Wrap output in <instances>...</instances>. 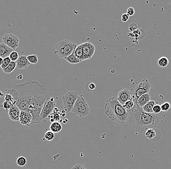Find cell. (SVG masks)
Listing matches in <instances>:
<instances>
[{"mask_svg":"<svg viewBox=\"0 0 171 169\" xmlns=\"http://www.w3.org/2000/svg\"><path fill=\"white\" fill-rule=\"evenodd\" d=\"M78 46L75 42L69 40H61L57 44L54 53L65 59L73 53Z\"/></svg>","mask_w":171,"mask_h":169,"instance_id":"cell-5","label":"cell"},{"mask_svg":"<svg viewBox=\"0 0 171 169\" xmlns=\"http://www.w3.org/2000/svg\"><path fill=\"white\" fill-rule=\"evenodd\" d=\"M129 16L126 13L123 14L122 15L121 17V19L122 22L125 23V22H128V20H129Z\"/></svg>","mask_w":171,"mask_h":169,"instance_id":"cell-39","label":"cell"},{"mask_svg":"<svg viewBox=\"0 0 171 169\" xmlns=\"http://www.w3.org/2000/svg\"><path fill=\"white\" fill-rule=\"evenodd\" d=\"M61 113L60 112L58 108L56 107L53 111L52 113L48 116V119H53L54 121L59 122L60 120V116H61Z\"/></svg>","mask_w":171,"mask_h":169,"instance_id":"cell-20","label":"cell"},{"mask_svg":"<svg viewBox=\"0 0 171 169\" xmlns=\"http://www.w3.org/2000/svg\"><path fill=\"white\" fill-rule=\"evenodd\" d=\"M20 109L16 105H13L8 111V116L10 119L14 122L19 121L20 114Z\"/></svg>","mask_w":171,"mask_h":169,"instance_id":"cell-14","label":"cell"},{"mask_svg":"<svg viewBox=\"0 0 171 169\" xmlns=\"http://www.w3.org/2000/svg\"><path fill=\"white\" fill-rule=\"evenodd\" d=\"M81 44L83 47V60L91 59L95 53V46L90 42H84Z\"/></svg>","mask_w":171,"mask_h":169,"instance_id":"cell-10","label":"cell"},{"mask_svg":"<svg viewBox=\"0 0 171 169\" xmlns=\"http://www.w3.org/2000/svg\"><path fill=\"white\" fill-rule=\"evenodd\" d=\"M32 116L29 112L23 111H20L19 121L22 125L29 126L32 124Z\"/></svg>","mask_w":171,"mask_h":169,"instance_id":"cell-13","label":"cell"},{"mask_svg":"<svg viewBox=\"0 0 171 169\" xmlns=\"http://www.w3.org/2000/svg\"><path fill=\"white\" fill-rule=\"evenodd\" d=\"M9 58L11 61L16 62L17 60H18V59L19 58V54H18V52L14 50L10 54Z\"/></svg>","mask_w":171,"mask_h":169,"instance_id":"cell-30","label":"cell"},{"mask_svg":"<svg viewBox=\"0 0 171 169\" xmlns=\"http://www.w3.org/2000/svg\"><path fill=\"white\" fill-rule=\"evenodd\" d=\"M158 64L160 67L162 68H165L169 65L168 59L165 57H162L159 59L158 60Z\"/></svg>","mask_w":171,"mask_h":169,"instance_id":"cell-23","label":"cell"},{"mask_svg":"<svg viewBox=\"0 0 171 169\" xmlns=\"http://www.w3.org/2000/svg\"><path fill=\"white\" fill-rule=\"evenodd\" d=\"M86 91L88 92H92L96 88V85L94 83L91 82H88L86 84L85 86Z\"/></svg>","mask_w":171,"mask_h":169,"instance_id":"cell-29","label":"cell"},{"mask_svg":"<svg viewBox=\"0 0 171 169\" xmlns=\"http://www.w3.org/2000/svg\"><path fill=\"white\" fill-rule=\"evenodd\" d=\"M27 163V160L25 157L23 156L17 158L16 160V163L18 166L20 167L25 166Z\"/></svg>","mask_w":171,"mask_h":169,"instance_id":"cell-26","label":"cell"},{"mask_svg":"<svg viewBox=\"0 0 171 169\" xmlns=\"http://www.w3.org/2000/svg\"><path fill=\"white\" fill-rule=\"evenodd\" d=\"M158 102H155L154 101H150L149 102L144 105V106L142 107L143 110L144 111V112L147 113L149 114H154L153 107L156 104H158Z\"/></svg>","mask_w":171,"mask_h":169,"instance_id":"cell-19","label":"cell"},{"mask_svg":"<svg viewBox=\"0 0 171 169\" xmlns=\"http://www.w3.org/2000/svg\"><path fill=\"white\" fill-rule=\"evenodd\" d=\"M27 58L29 62L32 64H37L38 62V58L36 54L29 55L27 56Z\"/></svg>","mask_w":171,"mask_h":169,"instance_id":"cell-28","label":"cell"},{"mask_svg":"<svg viewBox=\"0 0 171 169\" xmlns=\"http://www.w3.org/2000/svg\"><path fill=\"white\" fill-rule=\"evenodd\" d=\"M11 62V60H10V59H9V57L5 58H4V60H3V64H2V66H1V68L2 70L4 69L7 68V67L9 65Z\"/></svg>","mask_w":171,"mask_h":169,"instance_id":"cell-33","label":"cell"},{"mask_svg":"<svg viewBox=\"0 0 171 169\" xmlns=\"http://www.w3.org/2000/svg\"><path fill=\"white\" fill-rule=\"evenodd\" d=\"M67 61H68V63L71 64H78L79 63H81L82 61L79 60L78 59H77L74 55L73 54H71L70 56H68V57L65 59Z\"/></svg>","mask_w":171,"mask_h":169,"instance_id":"cell-24","label":"cell"},{"mask_svg":"<svg viewBox=\"0 0 171 169\" xmlns=\"http://www.w3.org/2000/svg\"><path fill=\"white\" fill-rule=\"evenodd\" d=\"M72 54L77 59L81 61H83V51L82 44L78 45Z\"/></svg>","mask_w":171,"mask_h":169,"instance_id":"cell-18","label":"cell"},{"mask_svg":"<svg viewBox=\"0 0 171 169\" xmlns=\"http://www.w3.org/2000/svg\"><path fill=\"white\" fill-rule=\"evenodd\" d=\"M78 94V92L74 91L68 92L62 97L63 103L64 106V110L66 112H72V108L75 105Z\"/></svg>","mask_w":171,"mask_h":169,"instance_id":"cell-7","label":"cell"},{"mask_svg":"<svg viewBox=\"0 0 171 169\" xmlns=\"http://www.w3.org/2000/svg\"><path fill=\"white\" fill-rule=\"evenodd\" d=\"M72 112L80 117H86L90 114V107L83 95L78 97Z\"/></svg>","mask_w":171,"mask_h":169,"instance_id":"cell-6","label":"cell"},{"mask_svg":"<svg viewBox=\"0 0 171 169\" xmlns=\"http://www.w3.org/2000/svg\"><path fill=\"white\" fill-rule=\"evenodd\" d=\"M153 111V113L155 115L160 113V112H162V108H161L160 105L158 103L156 104L154 106Z\"/></svg>","mask_w":171,"mask_h":169,"instance_id":"cell-35","label":"cell"},{"mask_svg":"<svg viewBox=\"0 0 171 169\" xmlns=\"http://www.w3.org/2000/svg\"><path fill=\"white\" fill-rule=\"evenodd\" d=\"M117 100L122 105H124L126 101L132 99L130 91L128 89H124L119 92Z\"/></svg>","mask_w":171,"mask_h":169,"instance_id":"cell-12","label":"cell"},{"mask_svg":"<svg viewBox=\"0 0 171 169\" xmlns=\"http://www.w3.org/2000/svg\"><path fill=\"white\" fill-rule=\"evenodd\" d=\"M128 112L131 125L141 133L145 132L149 129L156 128L159 123V117L156 115L146 113L139 106H134Z\"/></svg>","mask_w":171,"mask_h":169,"instance_id":"cell-2","label":"cell"},{"mask_svg":"<svg viewBox=\"0 0 171 169\" xmlns=\"http://www.w3.org/2000/svg\"><path fill=\"white\" fill-rule=\"evenodd\" d=\"M3 60H4L3 58L0 57V68L1 67V66H2V64H3Z\"/></svg>","mask_w":171,"mask_h":169,"instance_id":"cell-40","label":"cell"},{"mask_svg":"<svg viewBox=\"0 0 171 169\" xmlns=\"http://www.w3.org/2000/svg\"><path fill=\"white\" fill-rule=\"evenodd\" d=\"M56 103L53 97H50L46 100L41 113V122H46V119L50 115L56 108Z\"/></svg>","mask_w":171,"mask_h":169,"instance_id":"cell-8","label":"cell"},{"mask_svg":"<svg viewBox=\"0 0 171 169\" xmlns=\"http://www.w3.org/2000/svg\"><path fill=\"white\" fill-rule=\"evenodd\" d=\"M13 105L12 102L5 101L3 102V104L1 106L4 109H5L7 112V111L9 110Z\"/></svg>","mask_w":171,"mask_h":169,"instance_id":"cell-32","label":"cell"},{"mask_svg":"<svg viewBox=\"0 0 171 169\" xmlns=\"http://www.w3.org/2000/svg\"><path fill=\"white\" fill-rule=\"evenodd\" d=\"M13 51L14 50L7 47L3 42L0 44V57L4 59L5 58L9 57Z\"/></svg>","mask_w":171,"mask_h":169,"instance_id":"cell-16","label":"cell"},{"mask_svg":"<svg viewBox=\"0 0 171 169\" xmlns=\"http://www.w3.org/2000/svg\"><path fill=\"white\" fill-rule=\"evenodd\" d=\"M135 12V10L134 8L130 7L128 8V10H127V12H126V14L129 17L133 16V15H134Z\"/></svg>","mask_w":171,"mask_h":169,"instance_id":"cell-37","label":"cell"},{"mask_svg":"<svg viewBox=\"0 0 171 169\" xmlns=\"http://www.w3.org/2000/svg\"><path fill=\"white\" fill-rule=\"evenodd\" d=\"M151 101V97L149 93L141 95L138 100L137 103L140 107H143L145 104H146L149 101Z\"/></svg>","mask_w":171,"mask_h":169,"instance_id":"cell-17","label":"cell"},{"mask_svg":"<svg viewBox=\"0 0 171 169\" xmlns=\"http://www.w3.org/2000/svg\"><path fill=\"white\" fill-rule=\"evenodd\" d=\"M146 137L153 141H158L161 138V133L159 130L155 128L149 129L144 132Z\"/></svg>","mask_w":171,"mask_h":169,"instance_id":"cell-11","label":"cell"},{"mask_svg":"<svg viewBox=\"0 0 171 169\" xmlns=\"http://www.w3.org/2000/svg\"><path fill=\"white\" fill-rule=\"evenodd\" d=\"M151 88V83L147 79H138L132 82L130 91L134 106H138L137 103L138 98L141 95L149 93Z\"/></svg>","mask_w":171,"mask_h":169,"instance_id":"cell-4","label":"cell"},{"mask_svg":"<svg viewBox=\"0 0 171 169\" xmlns=\"http://www.w3.org/2000/svg\"><path fill=\"white\" fill-rule=\"evenodd\" d=\"M8 91L13 98V105L20 111L31 114L33 117L32 124L41 122V112L46 100L50 98L43 85L36 81H29L17 85Z\"/></svg>","mask_w":171,"mask_h":169,"instance_id":"cell-1","label":"cell"},{"mask_svg":"<svg viewBox=\"0 0 171 169\" xmlns=\"http://www.w3.org/2000/svg\"><path fill=\"white\" fill-rule=\"evenodd\" d=\"M17 68L18 69H26L30 66V63L29 62L27 57L25 55L19 56L18 60H17Z\"/></svg>","mask_w":171,"mask_h":169,"instance_id":"cell-15","label":"cell"},{"mask_svg":"<svg viewBox=\"0 0 171 169\" xmlns=\"http://www.w3.org/2000/svg\"><path fill=\"white\" fill-rule=\"evenodd\" d=\"M3 43L13 50H15L19 45V39L13 34H6L2 38Z\"/></svg>","mask_w":171,"mask_h":169,"instance_id":"cell-9","label":"cell"},{"mask_svg":"<svg viewBox=\"0 0 171 169\" xmlns=\"http://www.w3.org/2000/svg\"><path fill=\"white\" fill-rule=\"evenodd\" d=\"M71 169H87L84 165H81L80 164H76L74 165Z\"/></svg>","mask_w":171,"mask_h":169,"instance_id":"cell-38","label":"cell"},{"mask_svg":"<svg viewBox=\"0 0 171 169\" xmlns=\"http://www.w3.org/2000/svg\"><path fill=\"white\" fill-rule=\"evenodd\" d=\"M134 103L133 102L132 99H131L128 101H126L125 104L123 105L124 108H125L128 112L131 111L134 107Z\"/></svg>","mask_w":171,"mask_h":169,"instance_id":"cell-25","label":"cell"},{"mask_svg":"<svg viewBox=\"0 0 171 169\" xmlns=\"http://www.w3.org/2000/svg\"><path fill=\"white\" fill-rule=\"evenodd\" d=\"M17 67L16 62L15 61H11L9 65L5 68L4 69H3L4 72L6 74H10L15 69V68Z\"/></svg>","mask_w":171,"mask_h":169,"instance_id":"cell-22","label":"cell"},{"mask_svg":"<svg viewBox=\"0 0 171 169\" xmlns=\"http://www.w3.org/2000/svg\"><path fill=\"white\" fill-rule=\"evenodd\" d=\"M161 108H162V111L163 112H167L170 110L171 109V104L168 102H165L160 105Z\"/></svg>","mask_w":171,"mask_h":169,"instance_id":"cell-31","label":"cell"},{"mask_svg":"<svg viewBox=\"0 0 171 169\" xmlns=\"http://www.w3.org/2000/svg\"><path fill=\"white\" fill-rule=\"evenodd\" d=\"M105 115L112 122L120 124H125L129 119V112L120 103L115 97H112L107 100L104 106Z\"/></svg>","mask_w":171,"mask_h":169,"instance_id":"cell-3","label":"cell"},{"mask_svg":"<svg viewBox=\"0 0 171 169\" xmlns=\"http://www.w3.org/2000/svg\"><path fill=\"white\" fill-rule=\"evenodd\" d=\"M62 127L59 122H52L50 126V131L54 133H59L62 130Z\"/></svg>","mask_w":171,"mask_h":169,"instance_id":"cell-21","label":"cell"},{"mask_svg":"<svg viewBox=\"0 0 171 169\" xmlns=\"http://www.w3.org/2000/svg\"><path fill=\"white\" fill-rule=\"evenodd\" d=\"M128 28H129V30L132 32H133L136 31V30H137V25H136V23H133L130 24Z\"/></svg>","mask_w":171,"mask_h":169,"instance_id":"cell-36","label":"cell"},{"mask_svg":"<svg viewBox=\"0 0 171 169\" xmlns=\"http://www.w3.org/2000/svg\"><path fill=\"white\" fill-rule=\"evenodd\" d=\"M4 100H5V101L12 102L13 104L14 101L12 95H11V94L8 91H7L5 95H4Z\"/></svg>","mask_w":171,"mask_h":169,"instance_id":"cell-34","label":"cell"},{"mask_svg":"<svg viewBox=\"0 0 171 169\" xmlns=\"http://www.w3.org/2000/svg\"><path fill=\"white\" fill-rule=\"evenodd\" d=\"M54 136H55L54 133L50 130L47 131L44 135V138L45 139L49 141H53L54 138Z\"/></svg>","mask_w":171,"mask_h":169,"instance_id":"cell-27","label":"cell"}]
</instances>
